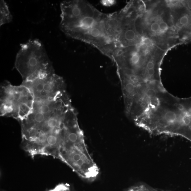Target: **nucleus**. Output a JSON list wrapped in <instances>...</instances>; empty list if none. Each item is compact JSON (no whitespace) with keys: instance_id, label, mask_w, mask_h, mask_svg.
Segmentation results:
<instances>
[{"instance_id":"f257e3e1","label":"nucleus","mask_w":191,"mask_h":191,"mask_svg":"<svg viewBox=\"0 0 191 191\" xmlns=\"http://www.w3.org/2000/svg\"><path fill=\"white\" fill-rule=\"evenodd\" d=\"M73 107L66 91L52 99H34L31 112L20 122L22 149L34 157L58 147Z\"/></svg>"},{"instance_id":"f03ea898","label":"nucleus","mask_w":191,"mask_h":191,"mask_svg":"<svg viewBox=\"0 0 191 191\" xmlns=\"http://www.w3.org/2000/svg\"><path fill=\"white\" fill-rule=\"evenodd\" d=\"M61 30L68 36L92 45L102 36L106 14L81 0L61 3Z\"/></svg>"},{"instance_id":"7ed1b4c3","label":"nucleus","mask_w":191,"mask_h":191,"mask_svg":"<svg viewBox=\"0 0 191 191\" xmlns=\"http://www.w3.org/2000/svg\"><path fill=\"white\" fill-rule=\"evenodd\" d=\"M20 46L15 65L23 82L32 81L55 71L41 42L38 39H30L26 43L21 44Z\"/></svg>"},{"instance_id":"20e7f679","label":"nucleus","mask_w":191,"mask_h":191,"mask_svg":"<svg viewBox=\"0 0 191 191\" xmlns=\"http://www.w3.org/2000/svg\"><path fill=\"white\" fill-rule=\"evenodd\" d=\"M0 92L1 116L11 117L20 123L30 114L34 98L26 86H14L5 81L1 84Z\"/></svg>"},{"instance_id":"39448f33","label":"nucleus","mask_w":191,"mask_h":191,"mask_svg":"<svg viewBox=\"0 0 191 191\" xmlns=\"http://www.w3.org/2000/svg\"><path fill=\"white\" fill-rule=\"evenodd\" d=\"M22 84L29 89L34 99H52L66 91V84L63 79L55 71L32 81L22 82Z\"/></svg>"},{"instance_id":"423d86ee","label":"nucleus","mask_w":191,"mask_h":191,"mask_svg":"<svg viewBox=\"0 0 191 191\" xmlns=\"http://www.w3.org/2000/svg\"><path fill=\"white\" fill-rule=\"evenodd\" d=\"M13 20L12 15L9 7L4 0L0 2V26L11 22Z\"/></svg>"},{"instance_id":"0eeeda50","label":"nucleus","mask_w":191,"mask_h":191,"mask_svg":"<svg viewBox=\"0 0 191 191\" xmlns=\"http://www.w3.org/2000/svg\"><path fill=\"white\" fill-rule=\"evenodd\" d=\"M126 191H160L145 183H140L127 189Z\"/></svg>"},{"instance_id":"6e6552de","label":"nucleus","mask_w":191,"mask_h":191,"mask_svg":"<svg viewBox=\"0 0 191 191\" xmlns=\"http://www.w3.org/2000/svg\"><path fill=\"white\" fill-rule=\"evenodd\" d=\"M164 118L168 124H172L176 121L177 115L174 111H169L165 114Z\"/></svg>"},{"instance_id":"1a4fd4ad","label":"nucleus","mask_w":191,"mask_h":191,"mask_svg":"<svg viewBox=\"0 0 191 191\" xmlns=\"http://www.w3.org/2000/svg\"><path fill=\"white\" fill-rule=\"evenodd\" d=\"M169 29V25L165 21H161L159 23V30L158 34H163L167 32Z\"/></svg>"},{"instance_id":"9d476101","label":"nucleus","mask_w":191,"mask_h":191,"mask_svg":"<svg viewBox=\"0 0 191 191\" xmlns=\"http://www.w3.org/2000/svg\"><path fill=\"white\" fill-rule=\"evenodd\" d=\"M49 191H71V190L69 186L66 184H60Z\"/></svg>"},{"instance_id":"9b49d317","label":"nucleus","mask_w":191,"mask_h":191,"mask_svg":"<svg viewBox=\"0 0 191 191\" xmlns=\"http://www.w3.org/2000/svg\"><path fill=\"white\" fill-rule=\"evenodd\" d=\"M150 29L153 33H158L159 30V23L157 21H154L150 25Z\"/></svg>"},{"instance_id":"f8f14e48","label":"nucleus","mask_w":191,"mask_h":191,"mask_svg":"<svg viewBox=\"0 0 191 191\" xmlns=\"http://www.w3.org/2000/svg\"><path fill=\"white\" fill-rule=\"evenodd\" d=\"M116 1H100V2L102 5L105 7H110L111 6L115 4L116 3Z\"/></svg>"},{"instance_id":"ddd939ff","label":"nucleus","mask_w":191,"mask_h":191,"mask_svg":"<svg viewBox=\"0 0 191 191\" xmlns=\"http://www.w3.org/2000/svg\"><path fill=\"white\" fill-rule=\"evenodd\" d=\"M156 92L155 89L153 88H150L148 89L147 92V97L149 98H153L156 96Z\"/></svg>"},{"instance_id":"4468645a","label":"nucleus","mask_w":191,"mask_h":191,"mask_svg":"<svg viewBox=\"0 0 191 191\" xmlns=\"http://www.w3.org/2000/svg\"><path fill=\"white\" fill-rule=\"evenodd\" d=\"M155 64L153 61L150 60L147 63V69H150L154 68Z\"/></svg>"},{"instance_id":"2eb2a0df","label":"nucleus","mask_w":191,"mask_h":191,"mask_svg":"<svg viewBox=\"0 0 191 191\" xmlns=\"http://www.w3.org/2000/svg\"><path fill=\"white\" fill-rule=\"evenodd\" d=\"M155 72H156V71H155L154 68L148 69V71H147V73H148V75L151 76L154 75Z\"/></svg>"},{"instance_id":"dca6fc26","label":"nucleus","mask_w":191,"mask_h":191,"mask_svg":"<svg viewBox=\"0 0 191 191\" xmlns=\"http://www.w3.org/2000/svg\"><path fill=\"white\" fill-rule=\"evenodd\" d=\"M140 107H142V108H144V107H146V103L145 102H141V103H140Z\"/></svg>"}]
</instances>
